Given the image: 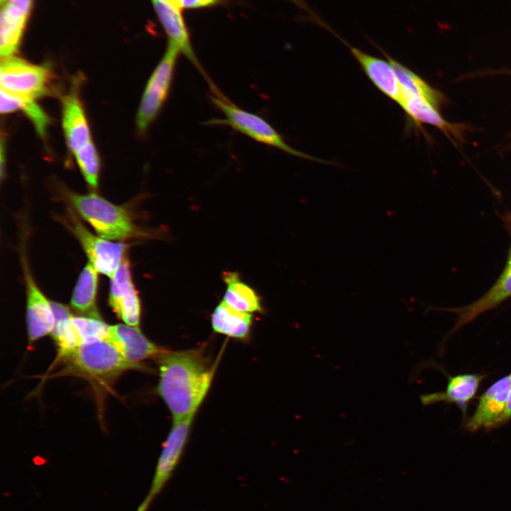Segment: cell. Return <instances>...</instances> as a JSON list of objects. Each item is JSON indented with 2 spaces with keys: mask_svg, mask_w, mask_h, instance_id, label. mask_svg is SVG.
Instances as JSON below:
<instances>
[{
  "mask_svg": "<svg viewBox=\"0 0 511 511\" xmlns=\"http://www.w3.org/2000/svg\"><path fill=\"white\" fill-rule=\"evenodd\" d=\"M157 392L173 420L197 413L212 382L217 361L210 365L202 348L167 350L157 359Z\"/></svg>",
  "mask_w": 511,
  "mask_h": 511,
  "instance_id": "cell-1",
  "label": "cell"
},
{
  "mask_svg": "<svg viewBox=\"0 0 511 511\" xmlns=\"http://www.w3.org/2000/svg\"><path fill=\"white\" fill-rule=\"evenodd\" d=\"M210 101L224 114L223 119H211L207 125L226 126L258 143L273 147L291 155L320 163H328L300 152L284 140L282 136L263 117L237 106L220 90L211 93Z\"/></svg>",
  "mask_w": 511,
  "mask_h": 511,
  "instance_id": "cell-2",
  "label": "cell"
},
{
  "mask_svg": "<svg viewBox=\"0 0 511 511\" xmlns=\"http://www.w3.org/2000/svg\"><path fill=\"white\" fill-rule=\"evenodd\" d=\"M65 196L75 210L104 238L123 240L142 235L127 211L95 194H79L72 192Z\"/></svg>",
  "mask_w": 511,
  "mask_h": 511,
  "instance_id": "cell-3",
  "label": "cell"
},
{
  "mask_svg": "<svg viewBox=\"0 0 511 511\" xmlns=\"http://www.w3.org/2000/svg\"><path fill=\"white\" fill-rule=\"evenodd\" d=\"M64 358L68 363L67 370L105 382L128 370L142 368L128 361L107 340L83 343Z\"/></svg>",
  "mask_w": 511,
  "mask_h": 511,
  "instance_id": "cell-4",
  "label": "cell"
},
{
  "mask_svg": "<svg viewBox=\"0 0 511 511\" xmlns=\"http://www.w3.org/2000/svg\"><path fill=\"white\" fill-rule=\"evenodd\" d=\"M180 52L168 43L163 57L150 76L138 109L136 125L145 133L166 102L172 84Z\"/></svg>",
  "mask_w": 511,
  "mask_h": 511,
  "instance_id": "cell-5",
  "label": "cell"
},
{
  "mask_svg": "<svg viewBox=\"0 0 511 511\" xmlns=\"http://www.w3.org/2000/svg\"><path fill=\"white\" fill-rule=\"evenodd\" d=\"M51 72L46 65L31 64L13 56L2 58L1 89L21 97L35 99L49 92Z\"/></svg>",
  "mask_w": 511,
  "mask_h": 511,
  "instance_id": "cell-6",
  "label": "cell"
},
{
  "mask_svg": "<svg viewBox=\"0 0 511 511\" xmlns=\"http://www.w3.org/2000/svg\"><path fill=\"white\" fill-rule=\"evenodd\" d=\"M196 414L192 413L173 420L172 428L163 444L151 486L137 511H147L171 478L182 456Z\"/></svg>",
  "mask_w": 511,
  "mask_h": 511,
  "instance_id": "cell-7",
  "label": "cell"
},
{
  "mask_svg": "<svg viewBox=\"0 0 511 511\" xmlns=\"http://www.w3.org/2000/svg\"><path fill=\"white\" fill-rule=\"evenodd\" d=\"M68 216L67 226L79 240L89 263L98 272L111 278L124 257L126 245L111 242L94 235L73 213L71 212Z\"/></svg>",
  "mask_w": 511,
  "mask_h": 511,
  "instance_id": "cell-8",
  "label": "cell"
},
{
  "mask_svg": "<svg viewBox=\"0 0 511 511\" xmlns=\"http://www.w3.org/2000/svg\"><path fill=\"white\" fill-rule=\"evenodd\" d=\"M309 21L329 31L344 43L377 89L389 99L399 105L400 104L402 94L400 84L396 73L388 60L375 57L353 47L335 32L326 22L323 21L316 12L311 15Z\"/></svg>",
  "mask_w": 511,
  "mask_h": 511,
  "instance_id": "cell-9",
  "label": "cell"
},
{
  "mask_svg": "<svg viewBox=\"0 0 511 511\" xmlns=\"http://www.w3.org/2000/svg\"><path fill=\"white\" fill-rule=\"evenodd\" d=\"M151 1L159 20L168 36V43L177 48L180 53L183 54L192 63L206 79L211 91L217 89L218 87L209 78L194 53L188 30L181 15V11L160 0Z\"/></svg>",
  "mask_w": 511,
  "mask_h": 511,
  "instance_id": "cell-10",
  "label": "cell"
},
{
  "mask_svg": "<svg viewBox=\"0 0 511 511\" xmlns=\"http://www.w3.org/2000/svg\"><path fill=\"white\" fill-rule=\"evenodd\" d=\"M106 340L128 361L136 365L149 358L157 359L167 350L149 340L138 327L128 324L110 326Z\"/></svg>",
  "mask_w": 511,
  "mask_h": 511,
  "instance_id": "cell-11",
  "label": "cell"
},
{
  "mask_svg": "<svg viewBox=\"0 0 511 511\" xmlns=\"http://www.w3.org/2000/svg\"><path fill=\"white\" fill-rule=\"evenodd\" d=\"M510 388L509 375L493 383L479 397L473 414L466 422V429L476 432L483 428L487 430L495 428L503 413Z\"/></svg>",
  "mask_w": 511,
  "mask_h": 511,
  "instance_id": "cell-12",
  "label": "cell"
},
{
  "mask_svg": "<svg viewBox=\"0 0 511 511\" xmlns=\"http://www.w3.org/2000/svg\"><path fill=\"white\" fill-rule=\"evenodd\" d=\"M27 292L26 323L29 343L51 333L55 317L51 306L33 279L29 269L25 266Z\"/></svg>",
  "mask_w": 511,
  "mask_h": 511,
  "instance_id": "cell-13",
  "label": "cell"
},
{
  "mask_svg": "<svg viewBox=\"0 0 511 511\" xmlns=\"http://www.w3.org/2000/svg\"><path fill=\"white\" fill-rule=\"evenodd\" d=\"M33 0H7L2 5L0 17V54L12 56L20 45Z\"/></svg>",
  "mask_w": 511,
  "mask_h": 511,
  "instance_id": "cell-14",
  "label": "cell"
},
{
  "mask_svg": "<svg viewBox=\"0 0 511 511\" xmlns=\"http://www.w3.org/2000/svg\"><path fill=\"white\" fill-rule=\"evenodd\" d=\"M510 297L511 246L504 270L491 288L478 300L467 306L448 309L458 314V319L452 332L473 321L483 313L498 307Z\"/></svg>",
  "mask_w": 511,
  "mask_h": 511,
  "instance_id": "cell-15",
  "label": "cell"
},
{
  "mask_svg": "<svg viewBox=\"0 0 511 511\" xmlns=\"http://www.w3.org/2000/svg\"><path fill=\"white\" fill-rule=\"evenodd\" d=\"M484 378V375L477 373L448 376V383L444 391L422 395L420 400L424 405L442 402L455 404L465 416L468 405L475 397Z\"/></svg>",
  "mask_w": 511,
  "mask_h": 511,
  "instance_id": "cell-16",
  "label": "cell"
},
{
  "mask_svg": "<svg viewBox=\"0 0 511 511\" xmlns=\"http://www.w3.org/2000/svg\"><path fill=\"white\" fill-rule=\"evenodd\" d=\"M62 102L64 135L69 149L74 154L92 141L90 130L84 110L75 89L65 95Z\"/></svg>",
  "mask_w": 511,
  "mask_h": 511,
  "instance_id": "cell-17",
  "label": "cell"
},
{
  "mask_svg": "<svg viewBox=\"0 0 511 511\" xmlns=\"http://www.w3.org/2000/svg\"><path fill=\"white\" fill-rule=\"evenodd\" d=\"M400 106L416 126L432 125L451 139L459 140L462 137V126L447 121L441 115L439 108L429 101L418 97H410L403 100Z\"/></svg>",
  "mask_w": 511,
  "mask_h": 511,
  "instance_id": "cell-18",
  "label": "cell"
},
{
  "mask_svg": "<svg viewBox=\"0 0 511 511\" xmlns=\"http://www.w3.org/2000/svg\"><path fill=\"white\" fill-rule=\"evenodd\" d=\"M373 44L386 57L396 73L401 89V102L404 99L418 97L429 101L439 108L446 101L445 97L439 90L432 87L416 73L395 60L378 45L374 43Z\"/></svg>",
  "mask_w": 511,
  "mask_h": 511,
  "instance_id": "cell-19",
  "label": "cell"
},
{
  "mask_svg": "<svg viewBox=\"0 0 511 511\" xmlns=\"http://www.w3.org/2000/svg\"><path fill=\"white\" fill-rule=\"evenodd\" d=\"M211 323L215 332L243 341L250 336L252 315L233 309L222 301L212 312Z\"/></svg>",
  "mask_w": 511,
  "mask_h": 511,
  "instance_id": "cell-20",
  "label": "cell"
},
{
  "mask_svg": "<svg viewBox=\"0 0 511 511\" xmlns=\"http://www.w3.org/2000/svg\"><path fill=\"white\" fill-rule=\"evenodd\" d=\"M55 324L50 333L58 351V358H64L81 344V340L73 323V315L65 305L50 302Z\"/></svg>",
  "mask_w": 511,
  "mask_h": 511,
  "instance_id": "cell-21",
  "label": "cell"
},
{
  "mask_svg": "<svg viewBox=\"0 0 511 511\" xmlns=\"http://www.w3.org/2000/svg\"><path fill=\"white\" fill-rule=\"evenodd\" d=\"M97 272L92 263H88L85 265L79 275L70 301L75 311L87 317H100L96 305Z\"/></svg>",
  "mask_w": 511,
  "mask_h": 511,
  "instance_id": "cell-22",
  "label": "cell"
},
{
  "mask_svg": "<svg viewBox=\"0 0 511 511\" xmlns=\"http://www.w3.org/2000/svg\"><path fill=\"white\" fill-rule=\"evenodd\" d=\"M223 278L227 285L223 299L226 304L250 314L262 311L260 297L253 288L241 281L237 273L226 272Z\"/></svg>",
  "mask_w": 511,
  "mask_h": 511,
  "instance_id": "cell-23",
  "label": "cell"
},
{
  "mask_svg": "<svg viewBox=\"0 0 511 511\" xmlns=\"http://www.w3.org/2000/svg\"><path fill=\"white\" fill-rule=\"evenodd\" d=\"M74 154L86 182L93 188H96L98 185L100 163L93 142L90 141Z\"/></svg>",
  "mask_w": 511,
  "mask_h": 511,
  "instance_id": "cell-24",
  "label": "cell"
},
{
  "mask_svg": "<svg viewBox=\"0 0 511 511\" xmlns=\"http://www.w3.org/2000/svg\"><path fill=\"white\" fill-rule=\"evenodd\" d=\"M134 287L129 261L123 257L116 273L111 278L109 304L112 309Z\"/></svg>",
  "mask_w": 511,
  "mask_h": 511,
  "instance_id": "cell-25",
  "label": "cell"
},
{
  "mask_svg": "<svg viewBox=\"0 0 511 511\" xmlns=\"http://www.w3.org/2000/svg\"><path fill=\"white\" fill-rule=\"evenodd\" d=\"M72 320L82 344L106 339L110 326L100 317L74 316Z\"/></svg>",
  "mask_w": 511,
  "mask_h": 511,
  "instance_id": "cell-26",
  "label": "cell"
},
{
  "mask_svg": "<svg viewBox=\"0 0 511 511\" xmlns=\"http://www.w3.org/2000/svg\"><path fill=\"white\" fill-rule=\"evenodd\" d=\"M126 324L138 327L141 319V302L134 287L113 309Z\"/></svg>",
  "mask_w": 511,
  "mask_h": 511,
  "instance_id": "cell-27",
  "label": "cell"
},
{
  "mask_svg": "<svg viewBox=\"0 0 511 511\" xmlns=\"http://www.w3.org/2000/svg\"><path fill=\"white\" fill-rule=\"evenodd\" d=\"M19 110L23 111L31 121L35 130L41 136H44L50 119L43 109L34 99L21 97Z\"/></svg>",
  "mask_w": 511,
  "mask_h": 511,
  "instance_id": "cell-28",
  "label": "cell"
},
{
  "mask_svg": "<svg viewBox=\"0 0 511 511\" xmlns=\"http://www.w3.org/2000/svg\"><path fill=\"white\" fill-rule=\"evenodd\" d=\"M21 97L1 89L0 111L1 114H9L19 110Z\"/></svg>",
  "mask_w": 511,
  "mask_h": 511,
  "instance_id": "cell-29",
  "label": "cell"
},
{
  "mask_svg": "<svg viewBox=\"0 0 511 511\" xmlns=\"http://www.w3.org/2000/svg\"><path fill=\"white\" fill-rule=\"evenodd\" d=\"M221 0H182V6L188 9H196L214 6Z\"/></svg>",
  "mask_w": 511,
  "mask_h": 511,
  "instance_id": "cell-30",
  "label": "cell"
},
{
  "mask_svg": "<svg viewBox=\"0 0 511 511\" xmlns=\"http://www.w3.org/2000/svg\"><path fill=\"white\" fill-rule=\"evenodd\" d=\"M510 419H511V385H510V388L508 395L507 397L505 407L503 413L501 415L500 418L497 422L495 427L503 425L504 424H505Z\"/></svg>",
  "mask_w": 511,
  "mask_h": 511,
  "instance_id": "cell-31",
  "label": "cell"
},
{
  "mask_svg": "<svg viewBox=\"0 0 511 511\" xmlns=\"http://www.w3.org/2000/svg\"><path fill=\"white\" fill-rule=\"evenodd\" d=\"M160 1L173 6L174 8H175L180 11H181L182 9L183 8L182 0H160Z\"/></svg>",
  "mask_w": 511,
  "mask_h": 511,
  "instance_id": "cell-32",
  "label": "cell"
},
{
  "mask_svg": "<svg viewBox=\"0 0 511 511\" xmlns=\"http://www.w3.org/2000/svg\"><path fill=\"white\" fill-rule=\"evenodd\" d=\"M0 1H1V4H4V2H6L7 0H0Z\"/></svg>",
  "mask_w": 511,
  "mask_h": 511,
  "instance_id": "cell-33",
  "label": "cell"
},
{
  "mask_svg": "<svg viewBox=\"0 0 511 511\" xmlns=\"http://www.w3.org/2000/svg\"><path fill=\"white\" fill-rule=\"evenodd\" d=\"M509 73H510V74H511V71H510V72H509Z\"/></svg>",
  "mask_w": 511,
  "mask_h": 511,
  "instance_id": "cell-34",
  "label": "cell"
}]
</instances>
